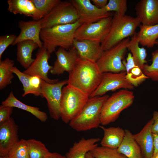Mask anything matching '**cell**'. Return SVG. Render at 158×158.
Wrapping results in <instances>:
<instances>
[{
    "label": "cell",
    "mask_w": 158,
    "mask_h": 158,
    "mask_svg": "<svg viewBox=\"0 0 158 158\" xmlns=\"http://www.w3.org/2000/svg\"><path fill=\"white\" fill-rule=\"evenodd\" d=\"M102 75L96 63L79 57L72 70L69 73L67 84L90 97L100 83Z\"/></svg>",
    "instance_id": "1"
},
{
    "label": "cell",
    "mask_w": 158,
    "mask_h": 158,
    "mask_svg": "<svg viewBox=\"0 0 158 158\" xmlns=\"http://www.w3.org/2000/svg\"><path fill=\"white\" fill-rule=\"evenodd\" d=\"M82 24L78 20L72 24L42 29L40 37L43 46L50 54L58 47L69 50L73 45L75 32Z\"/></svg>",
    "instance_id": "2"
},
{
    "label": "cell",
    "mask_w": 158,
    "mask_h": 158,
    "mask_svg": "<svg viewBox=\"0 0 158 158\" xmlns=\"http://www.w3.org/2000/svg\"><path fill=\"white\" fill-rule=\"evenodd\" d=\"M140 24L136 17L115 12L112 17L109 32L101 43L103 50L109 49L124 40L132 36Z\"/></svg>",
    "instance_id": "3"
},
{
    "label": "cell",
    "mask_w": 158,
    "mask_h": 158,
    "mask_svg": "<svg viewBox=\"0 0 158 158\" xmlns=\"http://www.w3.org/2000/svg\"><path fill=\"white\" fill-rule=\"evenodd\" d=\"M109 97L104 95L90 97L79 114L69 123L70 127L78 132L99 127L101 109Z\"/></svg>",
    "instance_id": "4"
},
{
    "label": "cell",
    "mask_w": 158,
    "mask_h": 158,
    "mask_svg": "<svg viewBox=\"0 0 158 158\" xmlns=\"http://www.w3.org/2000/svg\"><path fill=\"white\" fill-rule=\"evenodd\" d=\"M133 92L123 89L113 94L106 100L100 116L101 124L108 125L116 121L121 112L130 106L134 99Z\"/></svg>",
    "instance_id": "5"
},
{
    "label": "cell",
    "mask_w": 158,
    "mask_h": 158,
    "mask_svg": "<svg viewBox=\"0 0 158 158\" xmlns=\"http://www.w3.org/2000/svg\"><path fill=\"white\" fill-rule=\"evenodd\" d=\"M89 97L67 84L62 89L60 102L61 118L65 123L76 117L81 111Z\"/></svg>",
    "instance_id": "6"
},
{
    "label": "cell",
    "mask_w": 158,
    "mask_h": 158,
    "mask_svg": "<svg viewBox=\"0 0 158 158\" xmlns=\"http://www.w3.org/2000/svg\"><path fill=\"white\" fill-rule=\"evenodd\" d=\"M130 40L127 38L104 52L96 63L101 72L118 73L125 71L123 61L128 50Z\"/></svg>",
    "instance_id": "7"
},
{
    "label": "cell",
    "mask_w": 158,
    "mask_h": 158,
    "mask_svg": "<svg viewBox=\"0 0 158 158\" xmlns=\"http://www.w3.org/2000/svg\"><path fill=\"white\" fill-rule=\"evenodd\" d=\"M79 20L76 9L70 1H61L42 19V29L73 23Z\"/></svg>",
    "instance_id": "8"
},
{
    "label": "cell",
    "mask_w": 158,
    "mask_h": 158,
    "mask_svg": "<svg viewBox=\"0 0 158 158\" xmlns=\"http://www.w3.org/2000/svg\"><path fill=\"white\" fill-rule=\"evenodd\" d=\"M112 16L104 18L96 22L82 24L77 29L75 39L88 40L101 43L110 31Z\"/></svg>",
    "instance_id": "9"
},
{
    "label": "cell",
    "mask_w": 158,
    "mask_h": 158,
    "mask_svg": "<svg viewBox=\"0 0 158 158\" xmlns=\"http://www.w3.org/2000/svg\"><path fill=\"white\" fill-rule=\"evenodd\" d=\"M67 84L68 79L51 84L42 79V97L46 99L49 115L55 120H58L61 118L60 102L62 87Z\"/></svg>",
    "instance_id": "10"
},
{
    "label": "cell",
    "mask_w": 158,
    "mask_h": 158,
    "mask_svg": "<svg viewBox=\"0 0 158 158\" xmlns=\"http://www.w3.org/2000/svg\"><path fill=\"white\" fill-rule=\"evenodd\" d=\"M126 74L125 71L116 73H103L100 83L90 97L102 96L108 92L115 91L121 88L130 90L133 89L134 87L126 80Z\"/></svg>",
    "instance_id": "11"
},
{
    "label": "cell",
    "mask_w": 158,
    "mask_h": 158,
    "mask_svg": "<svg viewBox=\"0 0 158 158\" xmlns=\"http://www.w3.org/2000/svg\"><path fill=\"white\" fill-rule=\"evenodd\" d=\"M75 7L82 24L97 22L104 18L112 16V13L104 8H99L89 0H70Z\"/></svg>",
    "instance_id": "12"
},
{
    "label": "cell",
    "mask_w": 158,
    "mask_h": 158,
    "mask_svg": "<svg viewBox=\"0 0 158 158\" xmlns=\"http://www.w3.org/2000/svg\"><path fill=\"white\" fill-rule=\"evenodd\" d=\"M50 57V54L43 46L39 48L34 61L23 72L30 76H38L49 83H57L59 81L58 79H51L48 77L49 72L52 68V66H50L48 62Z\"/></svg>",
    "instance_id": "13"
},
{
    "label": "cell",
    "mask_w": 158,
    "mask_h": 158,
    "mask_svg": "<svg viewBox=\"0 0 158 158\" xmlns=\"http://www.w3.org/2000/svg\"><path fill=\"white\" fill-rule=\"evenodd\" d=\"M19 140L18 126L13 118L0 124V156H7Z\"/></svg>",
    "instance_id": "14"
},
{
    "label": "cell",
    "mask_w": 158,
    "mask_h": 158,
    "mask_svg": "<svg viewBox=\"0 0 158 158\" xmlns=\"http://www.w3.org/2000/svg\"><path fill=\"white\" fill-rule=\"evenodd\" d=\"M68 50L60 47L56 52L57 59L49 71L51 74L60 75L71 71L79 56L73 47Z\"/></svg>",
    "instance_id": "15"
},
{
    "label": "cell",
    "mask_w": 158,
    "mask_h": 158,
    "mask_svg": "<svg viewBox=\"0 0 158 158\" xmlns=\"http://www.w3.org/2000/svg\"><path fill=\"white\" fill-rule=\"evenodd\" d=\"M136 17L142 25L158 24V0H141L135 8Z\"/></svg>",
    "instance_id": "16"
},
{
    "label": "cell",
    "mask_w": 158,
    "mask_h": 158,
    "mask_svg": "<svg viewBox=\"0 0 158 158\" xmlns=\"http://www.w3.org/2000/svg\"><path fill=\"white\" fill-rule=\"evenodd\" d=\"M18 27L20 32L12 45L24 41L31 40L37 43L39 48L43 47V43L40 37L42 29L41 19L28 21L20 20L18 23Z\"/></svg>",
    "instance_id": "17"
},
{
    "label": "cell",
    "mask_w": 158,
    "mask_h": 158,
    "mask_svg": "<svg viewBox=\"0 0 158 158\" xmlns=\"http://www.w3.org/2000/svg\"><path fill=\"white\" fill-rule=\"evenodd\" d=\"M73 46L80 58L95 63L99 59L104 52L101 43L96 41L75 39Z\"/></svg>",
    "instance_id": "18"
},
{
    "label": "cell",
    "mask_w": 158,
    "mask_h": 158,
    "mask_svg": "<svg viewBox=\"0 0 158 158\" xmlns=\"http://www.w3.org/2000/svg\"><path fill=\"white\" fill-rule=\"evenodd\" d=\"M153 122L152 118L138 133L133 134L134 138L140 147L143 158H152L154 154V138L151 131Z\"/></svg>",
    "instance_id": "19"
},
{
    "label": "cell",
    "mask_w": 158,
    "mask_h": 158,
    "mask_svg": "<svg viewBox=\"0 0 158 158\" xmlns=\"http://www.w3.org/2000/svg\"><path fill=\"white\" fill-rule=\"evenodd\" d=\"M8 10L14 14H19L39 20L44 16L35 7L31 0H8Z\"/></svg>",
    "instance_id": "20"
},
{
    "label": "cell",
    "mask_w": 158,
    "mask_h": 158,
    "mask_svg": "<svg viewBox=\"0 0 158 158\" xmlns=\"http://www.w3.org/2000/svg\"><path fill=\"white\" fill-rule=\"evenodd\" d=\"M101 140L99 138L86 139L82 138L74 143L66 154L67 158H86L87 154L98 146L97 142Z\"/></svg>",
    "instance_id": "21"
},
{
    "label": "cell",
    "mask_w": 158,
    "mask_h": 158,
    "mask_svg": "<svg viewBox=\"0 0 158 158\" xmlns=\"http://www.w3.org/2000/svg\"><path fill=\"white\" fill-rule=\"evenodd\" d=\"M104 132V136L100 142L101 146L117 149L121 144L125 135V130L119 127L106 128L100 126Z\"/></svg>",
    "instance_id": "22"
},
{
    "label": "cell",
    "mask_w": 158,
    "mask_h": 158,
    "mask_svg": "<svg viewBox=\"0 0 158 158\" xmlns=\"http://www.w3.org/2000/svg\"><path fill=\"white\" fill-rule=\"evenodd\" d=\"M125 135L120 146L117 149L127 158H143L140 147L128 130L125 129Z\"/></svg>",
    "instance_id": "23"
},
{
    "label": "cell",
    "mask_w": 158,
    "mask_h": 158,
    "mask_svg": "<svg viewBox=\"0 0 158 158\" xmlns=\"http://www.w3.org/2000/svg\"><path fill=\"white\" fill-rule=\"evenodd\" d=\"M38 47L37 43L31 40L24 41L17 44V61L25 69L34 61L32 53Z\"/></svg>",
    "instance_id": "24"
},
{
    "label": "cell",
    "mask_w": 158,
    "mask_h": 158,
    "mask_svg": "<svg viewBox=\"0 0 158 158\" xmlns=\"http://www.w3.org/2000/svg\"><path fill=\"white\" fill-rule=\"evenodd\" d=\"M2 104L13 107H16L28 111L41 121H46L48 116L46 113L40 110L39 108L26 104L18 99L11 92L7 98L2 102Z\"/></svg>",
    "instance_id": "25"
},
{
    "label": "cell",
    "mask_w": 158,
    "mask_h": 158,
    "mask_svg": "<svg viewBox=\"0 0 158 158\" xmlns=\"http://www.w3.org/2000/svg\"><path fill=\"white\" fill-rule=\"evenodd\" d=\"M140 30L137 33L139 44L143 47L150 48L156 44L158 38V24L153 25H140Z\"/></svg>",
    "instance_id": "26"
},
{
    "label": "cell",
    "mask_w": 158,
    "mask_h": 158,
    "mask_svg": "<svg viewBox=\"0 0 158 158\" xmlns=\"http://www.w3.org/2000/svg\"><path fill=\"white\" fill-rule=\"evenodd\" d=\"M137 32L131 37L128 46L134 61L142 70L147 62L146 59L147 54L146 49L143 47H140L137 37Z\"/></svg>",
    "instance_id": "27"
},
{
    "label": "cell",
    "mask_w": 158,
    "mask_h": 158,
    "mask_svg": "<svg viewBox=\"0 0 158 158\" xmlns=\"http://www.w3.org/2000/svg\"><path fill=\"white\" fill-rule=\"evenodd\" d=\"M13 60L6 58L0 61V90H2L12 83L14 76L11 69L13 67Z\"/></svg>",
    "instance_id": "28"
},
{
    "label": "cell",
    "mask_w": 158,
    "mask_h": 158,
    "mask_svg": "<svg viewBox=\"0 0 158 158\" xmlns=\"http://www.w3.org/2000/svg\"><path fill=\"white\" fill-rule=\"evenodd\" d=\"M127 80L134 87H137L148 79L136 64L125 67Z\"/></svg>",
    "instance_id": "29"
},
{
    "label": "cell",
    "mask_w": 158,
    "mask_h": 158,
    "mask_svg": "<svg viewBox=\"0 0 158 158\" xmlns=\"http://www.w3.org/2000/svg\"><path fill=\"white\" fill-rule=\"evenodd\" d=\"M30 158H48L51 153L45 145L33 139L27 140Z\"/></svg>",
    "instance_id": "30"
},
{
    "label": "cell",
    "mask_w": 158,
    "mask_h": 158,
    "mask_svg": "<svg viewBox=\"0 0 158 158\" xmlns=\"http://www.w3.org/2000/svg\"><path fill=\"white\" fill-rule=\"evenodd\" d=\"M95 158H127L116 149L97 146L89 152Z\"/></svg>",
    "instance_id": "31"
},
{
    "label": "cell",
    "mask_w": 158,
    "mask_h": 158,
    "mask_svg": "<svg viewBox=\"0 0 158 158\" xmlns=\"http://www.w3.org/2000/svg\"><path fill=\"white\" fill-rule=\"evenodd\" d=\"M152 63L145 64L142 72L147 77L154 81H158V49L152 53Z\"/></svg>",
    "instance_id": "32"
},
{
    "label": "cell",
    "mask_w": 158,
    "mask_h": 158,
    "mask_svg": "<svg viewBox=\"0 0 158 158\" xmlns=\"http://www.w3.org/2000/svg\"><path fill=\"white\" fill-rule=\"evenodd\" d=\"M9 158H30L27 140L22 139L10 150Z\"/></svg>",
    "instance_id": "33"
},
{
    "label": "cell",
    "mask_w": 158,
    "mask_h": 158,
    "mask_svg": "<svg viewBox=\"0 0 158 158\" xmlns=\"http://www.w3.org/2000/svg\"><path fill=\"white\" fill-rule=\"evenodd\" d=\"M11 71L17 76L23 85L24 91V92L22 95L23 97L29 94H32L36 96H39L37 93L32 89L30 85V78L31 76L21 72L16 66H13Z\"/></svg>",
    "instance_id": "34"
},
{
    "label": "cell",
    "mask_w": 158,
    "mask_h": 158,
    "mask_svg": "<svg viewBox=\"0 0 158 158\" xmlns=\"http://www.w3.org/2000/svg\"><path fill=\"white\" fill-rule=\"evenodd\" d=\"M107 12L114 11L123 15L127 10L126 0H109L106 6L103 8Z\"/></svg>",
    "instance_id": "35"
},
{
    "label": "cell",
    "mask_w": 158,
    "mask_h": 158,
    "mask_svg": "<svg viewBox=\"0 0 158 158\" xmlns=\"http://www.w3.org/2000/svg\"><path fill=\"white\" fill-rule=\"evenodd\" d=\"M36 8L44 16L61 1L60 0H31Z\"/></svg>",
    "instance_id": "36"
},
{
    "label": "cell",
    "mask_w": 158,
    "mask_h": 158,
    "mask_svg": "<svg viewBox=\"0 0 158 158\" xmlns=\"http://www.w3.org/2000/svg\"><path fill=\"white\" fill-rule=\"evenodd\" d=\"M17 36L14 34L5 35L0 37V61L3 54L10 45L13 44Z\"/></svg>",
    "instance_id": "37"
},
{
    "label": "cell",
    "mask_w": 158,
    "mask_h": 158,
    "mask_svg": "<svg viewBox=\"0 0 158 158\" xmlns=\"http://www.w3.org/2000/svg\"><path fill=\"white\" fill-rule=\"evenodd\" d=\"M13 107L1 104L0 106V124L4 123L11 118Z\"/></svg>",
    "instance_id": "38"
},
{
    "label": "cell",
    "mask_w": 158,
    "mask_h": 158,
    "mask_svg": "<svg viewBox=\"0 0 158 158\" xmlns=\"http://www.w3.org/2000/svg\"><path fill=\"white\" fill-rule=\"evenodd\" d=\"M42 79L37 75L31 76L30 78V85L32 89L38 94L42 97L41 91Z\"/></svg>",
    "instance_id": "39"
},
{
    "label": "cell",
    "mask_w": 158,
    "mask_h": 158,
    "mask_svg": "<svg viewBox=\"0 0 158 158\" xmlns=\"http://www.w3.org/2000/svg\"><path fill=\"white\" fill-rule=\"evenodd\" d=\"M153 122L151 131L153 134H158V111H154L152 118Z\"/></svg>",
    "instance_id": "40"
},
{
    "label": "cell",
    "mask_w": 158,
    "mask_h": 158,
    "mask_svg": "<svg viewBox=\"0 0 158 158\" xmlns=\"http://www.w3.org/2000/svg\"><path fill=\"white\" fill-rule=\"evenodd\" d=\"M93 4L99 8H103L108 2L107 0H92Z\"/></svg>",
    "instance_id": "41"
},
{
    "label": "cell",
    "mask_w": 158,
    "mask_h": 158,
    "mask_svg": "<svg viewBox=\"0 0 158 158\" xmlns=\"http://www.w3.org/2000/svg\"><path fill=\"white\" fill-rule=\"evenodd\" d=\"M153 134L154 146V154L158 151V134Z\"/></svg>",
    "instance_id": "42"
},
{
    "label": "cell",
    "mask_w": 158,
    "mask_h": 158,
    "mask_svg": "<svg viewBox=\"0 0 158 158\" xmlns=\"http://www.w3.org/2000/svg\"><path fill=\"white\" fill-rule=\"evenodd\" d=\"M48 158H67L66 156L62 155L57 152H51Z\"/></svg>",
    "instance_id": "43"
},
{
    "label": "cell",
    "mask_w": 158,
    "mask_h": 158,
    "mask_svg": "<svg viewBox=\"0 0 158 158\" xmlns=\"http://www.w3.org/2000/svg\"><path fill=\"white\" fill-rule=\"evenodd\" d=\"M85 157L86 158H95L89 152L87 154Z\"/></svg>",
    "instance_id": "44"
},
{
    "label": "cell",
    "mask_w": 158,
    "mask_h": 158,
    "mask_svg": "<svg viewBox=\"0 0 158 158\" xmlns=\"http://www.w3.org/2000/svg\"><path fill=\"white\" fill-rule=\"evenodd\" d=\"M152 158H158V151L153 154Z\"/></svg>",
    "instance_id": "45"
},
{
    "label": "cell",
    "mask_w": 158,
    "mask_h": 158,
    "mask_svg": "<svg viewBox=\"0 0 158 158\" xmlns=\"http://www.w3.org/2000/svg\"><path fill=\"white\" fill-rule=\"evenodd\" d=\"M0 158H9L7 156H0Z\"/></svg>",
    "instance_id": "46"
},
{
    "label": "cell",
    "mask_w": 158,
    "mask_h": 158,
    "mask_svg": "<svg viewBox=\"0 0 158 158\" xmlns=\"http://www.w3.org/2000/svg\"><path fill=\"white\" fill-rule=\"evenodd\" d=\"M156 44L158 45V39L156 41Z\"/></svg>",
    "instance_id": "47"
}]
</instances>
